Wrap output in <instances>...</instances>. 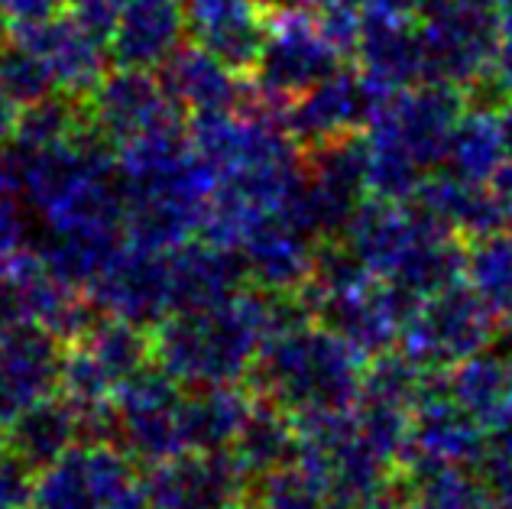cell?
<instances>
[{
    "label": "cell",
    "mask_w": 512,
    "mask_h": 509,
    "mask_svg": "<svg viewBox=\"0 0 512 509\" xmlns=\"http://www.w3.org/2000/svg\"><path fill=\"white\" fill-rule=\"evenodd\" d=\"M13 43L26 46L46 62V69L56 78L59 91L69 95H88L98 85V78L107 72L111 52L107 43L98 36H91L82 23H78L69 10H59L56 17L39 20V23H23V26H7L4 30Z\"/></svg>",
    "instance_id": "cell-9"
},
{
    "label": "cell",
    "mask_w": 512,
    "mask_h": 509,
    "mask_svg": "<svg viewBox=\"0 0 512 509\" xmlns=\"http://www.w3.org/2000/svg\"><path fill=\"white\" fill-rule=\"evenodd\" d=\"M363 20H386V23H422L425 0H360Z\"/></svg>",
    "instance_id": "cell-28"
},
{
    "label": "cell",
    "mask_w": 512,
    "mask_h": 509,
    "mask_svg": "<svg viewBox=\"0 0 512 509\" xmlns=\"http://www.w3.org/2000/svg\"><path fill=\"white\" fill-rule=\"evenodd\" d=\"M360 351L331 328L295 325L260 347L256 383L276 406L302 415L341 412L360 393Z\"/></svg>",
    "instance_id": "cell-1"
},
{
    "label": "cell",
    "mask_w": 512,
    "mask_h": 509,
    "mask_svg": "<svg viewBox=\"0 0 512 509\" xmlns=\"http://www.w3.org/2000/svg\"><path fill=\"white\" fill-rule=\"evenodd\" d=\"M127 490V467L114 454L65 451L49 464L36 500L43 509H114Z\"/></svg>",
    "instance_id": "cell-13"
},
{
    "label": "cell",
    "mask_w": 512,
    "mask_h": 509,
    "mask_svg": "<svg viewBox=\"0 0 512 509\" xmlns=\"http://www.w3.org/2000/svg\"><path fill=\"white\" fill-rule=\"evenodd\" d=\"M347 65L328 39L318 33L312 13L305 7L282 10L269 17V33L253 72L247 75L250 95L286 117V107L308 88L325 82Z\"/></svg>",
    "instance_id": "cell-2"
},
{
    "label": "cell",
    "mask_w": 512,
    "mask_h": 509,
    "mask_svg": "<svg viewBox=\"0 0 512 509\" xmlns=\"http://www.w3.org/2000/svg\"><path fill=\"white\" fill-rule=\"evenodd\" d=\"M13 117H17V107H13L4 95H0V143H10Z\"/></svg>",
    "instance_id": "cell-31"
},
{
    "label": "cell",
    "mask_w": 512,
    "mask_h": 509,
    "mask_svg": "<svg viewBox=\"0 0 512 509\" xmlns=\"http://www.w3.org/2000/svg\"><path fill=\"white\" fill-rule=\"evenodd\" d=\"M188 20L182 0H124L111 43V65L156 72L185 43Z\"/></svg>",
    "instance_id": "cell-12"
},
{
    "label": "cell",
    "mask_w": 512,
    "mask_h": 509,
    "mask_svg": "<svg viewBox=\"0 0 512 509\" xmlns=\"http://www.w3.org/2000/svg\"><path fill=\"white\" fill-rule=\"evenodd\" d=\"M503 159H506V146L500 137L496 107L467 104L451 133V150H448L451 169L464 179L487 182L500 169Z\"/></svg>",
    "instance_id": "cell-19"
},
{
    "label": "cell",
    "mask_w": 512,
    "mask_h": 509,
    "mask_svg": "<svg viewBox=\"0 0 512 509\" xmlns=\"http://www.w3.org/2000/svg\"><path fill=\"white\" fill-rule=\"evenodd\" d=\"M354 62L363 75H370L373 82H380L389 91L428 82L419 23L363 20Z\"/></svg>",
    "instance_id": "cell-18"
},
{
    "label": "cell",
    "mask_w": 512,
    "mask_h": 509,
    "mask_svg": "<svg viewBox=\"0 0 512 509\" xmlns=\"http://www.w3.org/2000/svg\"><path fill=\"white\" fill-rule=\"evenodd\" d=\"M487 4H490V0H487Z\"/></svg>",
    "instance_id": "cell-34"
},
{
    "label": "cell",
    "mask_w": 512,
    "mask_h": 509,
    "mask_svg": "<svg viewBox=\"0 0 512 509\" xmlns=\"http://www.w3.org/2000/svg\"><path fill=\"white\" fill-rule=\"evenodd\" d=\"M240 490V464L192 451L169 461L156 477L159 509H227Z\"/></svg>",
    "instance_id": "cell-17"
},
{
    "label": "cell",
    "mask_w": 512,
    "mask_h": 509,
    "mask_svg": "<svg viewBox=\"0 0 512 509\" xmlns=\"http://www.w3.org/2000/svg\"><path fill=\"white\" fill-rule=\"evenodd\" d=\"M72 435H75V415L59 403L36 399L33 409L20 412L17 422H13L10 458L20 461L23 467H33V461L49 467L65 454Z\"/></svg>",
    "instance_id": "cell-20"
},
{
    "label": "cell",
    "mask_w": 512,
    "mask_h": 509,
    "mask_svg": "<svg viewBox=\"0 0 512 509\" xmlns=\"http://www.w3.org/2000/svg\"><path fill=\"white\" fill-rule=\"evenodd\" d=\"M88 104L82 95H69V91H52V95L39 98L26 107H17L13 117L10 143L36 150V146H52L62 140H72L78 130L88 124Z\"/></svg>",
    "instance_id": "cell-21"
},
{
    "label": "cell",
    "mask_w": 512,
    "mask_h": 509,
    "mask_svg": "<svg viewBox=\"0 0 512 509\" xmlns=\"http://www.w3.org/2000/svg\"><path fill=\"white\" fill-rule=\"evenodd\" d=\"M88 117L117 150L130 140L143 137V133L179 124L188 120L179 104L169 98V91L159 82V75L150 69H127V65H114L107 69L98 85L88 95Z\"/></svg>",
    "instance_id": "cell-7"
},
{
    "label": "cell",
    "mask_w": 512,
    "mask_h": 509,
    "mask_svg": "<svg viewBox=\"0 0 512 509\" xmlns=\"http://www.w3.org/2000/svg\"><path fill=\"white\" fill-rule=\"evenodd\" d=\"M65 10V0H0V26H23L56 17Z\"/></svg>",
    "instance_id": "cell-27"
},
{
    "label": "cell",
    "mask_w": 512,
    "mask_h": 509,
    "mask_svg": "<svg viewBox=\"0 0 512 509\" xmlns=\"http://www.w3.org/2000/svg\"><path fill=\"white\" fill-rule=\"evenodd\" d=\"M256 7H260L263 13H269V17H273V13H282V10H295V7H302L305 0H253Z\"/></svg>",
    "instance_id": "cell-32"
},
{
    "label": "cell",
    "mask_w": 512,
    "mask_h": 509,
    "mask_svg": "<svg viewBox=\"0 0 512 509\" xmlns=\"http://www.w3.org/2000/svg\"><path fill=\"white\" fill-rule=\"evenodd\" d=\"M172 312L175 308H211L244 289L247 266L240 250L218 247L211 240H192L166 250Z\"/></svg>",
    "instance_id": "cell-14"
},
{
    "label": "cell",
    "mask_w": 512,
    "mask_h": 509,
    "mask_svg": "<svg viewBox=\"0 0 512 509\" xmlns=\"http://www.w3.org/2000/svg\"><path fill=\"white\" fill-rule=\"evenodd\" d=\"M156 75L185 117L237 111L247 98V75L234 72L198 43H182Z\"/></svg>",
    "instance_id": "cell-11"
},
{
    "label": "cell",
    "mask_w": 512,
    "mask_h": 509,
    "mask_svg": "<svg viewBox=\"0 0 512 509\" xmlns=\"http://www.w3.org/2000/svg\"><path fill=\"white\" fill-rule=\"evenodd\" d=\"M467 283L490 305V312L512 331V234L496 231L470 240Z\"/></svg>",
    "instance_id": "cell-23"
},
{
    "label": "cell",
    "mask_w": 512,
    "mask_h": 509,
    "mask_svg": "<svg viewBox=\"0 0 512 509\" xmlns=\"http://www.w3.org/2000/svg\"><path fill=\"white\" fill-rule=\"evenodd\" d=\"M451 393L477 422L500 425L512 396V377L506 357L477 351L474 357L461 360V367L454 373Z\"/></svg>",
    "instance_id": "cell-22"
},
{
    "label": "cell",
    "mask_w": 512,
    "mask_h": 509,
    "mask_svg": "<svg viewBox=\"0 0 512 509\" xmlns=\"http://www.w3.org/2000/svg\"><path fill=\"white\" fill-rule=\"evenodd\" d=\"M389 95L393 91L363 75L357 65H341L325 82L308 88L286 107L282 127L299 150H312L325 140L367 133Z\"/></svg>",
    "instance_id": "cell-5"
},
{
    "label": "cell",
    "mask_w": 512,
    "mask_h": 509,
    "mask_svg": "<svg viewBox=\"0 0 512 509\" xmlns=\"http://www.w3.org/2000/svg\"><path fill=\"white\" fill-rule=\"evenodd\" d=\"M65 4H72V0H65Z\"/></svg>",
    "instance_id": "cell-33"
},
{
    "label": "cell",
    "mask_w": 512,
    "mask_h": 509,
    "mask_svg": "<svg viewBox=\"0 0 512 509\" xmlns=\"http://www.w3.org/2000/svg\"><path fill=\"white\" fill-rule=\"evenodd\" d=\"M52 91H59V88L52 72L46 69V62L39 59L36 52L4 36V43H0V95L13 107H26L52 95Z\"/></svg>",
    "instance_id": "cell-25"
},
{
    "label": "cell",
    "mask_w": 512,
    "mask_h": 509,
    "mask_svg": "<svg viewBox=\"0 0 512 509\" xmlns=\"http://www.w3.org/2000/svg\"><path fill=\"white\" fill-rule=\"evenodd\" d=\"M292 428L286 419H279V415H250L240 428V435L234 438L237 441V464L247 467V471H256V474H269L276 471V467L286 461V454L292 448Z\"/></svg>",
    "instance_id": "cell-26"
},
{
    "label": "cell",
    "mask_w": 512,
    "mask_h": 509,
    "mask_svg": "<svg viewBox=\"0 0 512 509\" xmlns=\"http://www.w3.org/2000/svg\"><path fill=\"white\" fill-rule=\"evenodd\" d=\"M318 244L321 240L273 214L240 244L247 279H253L260 289L299 292L315 270Z\"/></svg>",
    "instance_id": "cell-15"
},
{
    "label": "cell",
    "mask_w": 512,
    "mask_h": 509,
    "mask_svg": "<svg viewBox=\"0 0 512 509\" xmlns=\"http://www.w3.org/2000/svg\"><path fill=\"white\" fill-rule=\"evenodd\" d=\"M496 315L464 279L419 302L402 325V354L422 370H444L490 344Z\"/></svg>",
    "instance_id": "cell-3"
},
{
    "label": "cell",
    "mask_w": 512,
    "mask_h": 509,
    "mask_svg": "<svg viewBox=\"0 0 512 509\" xmlns=\"http://www.w3.org/2000/svg\"><path fill=\"white\" fill-rule=\"evenodd\" d=\"M91 302L133 325H159L172 312L166 253L120 244L91 283Z\"/></svg>",
    "instance_id": "cell-8"
},
{
    "label": "cell",
    "mask_w": 512,
    "mask_h": 509,
    "mask_svg": "<svg viewBox=\"0 0 512 509\" xmlns=\"http://www.w3.org/2000/svg\"><path fill=\"white\" fill-rule=\"evenodd\" d=\"M188 36L234 72L250 75L269 33V13L253 0H182Z\"/></svg>",
    "instance_id": "cell-10"
},
{
    "label": "cell",
    "mask_w": 512,
    "mask_h": 509,
    "mask_svg": "<svg viewBox=\"0 0 512 509\" xmlns=\"http://www.w3.org/2000/svg\"><path fill=\"white\" fill-rule=\"evenodd\" d=\"M247 419H250V412L237 399V393H227V390L205 393L192 399V403H182L179 438L185 445H192L195 451H208V448L234 441Z\"/></svg>",
    "instance_id": "cell-24"
},
{
    "label": "cell",
    "mask_w": 512,
    "mask_h": 509,
    "mask_svg": "<svg viewBox=\"0 0 512 509\" xmlns=\"http://www.w3.org/2000/svg\"><path fill=\"white\" fill-rule=\"evenodd\" d=\"M412 205H419L431 218L448 224L457 237L467 240V244L503 231L509 224L500 205H496V198L490 195L487 182L464 179V176H457L454 169L428 172L412 195Z\"/></svg>",
    "instance_id": "cell-16"
},
{
    "label": "cell",
    "mask_w": 512,
    "mask_h": 509,
    "mask_svg": "<svg viewBox=\"0 0 512 509\" xmlns=\"http://www.w3.org/2000/svg\"><path fill=\"white\" fill-rule=\"evenodd\" d=\"M428 82L470 88L490 72L500 49V20L487 0H451L419 23Z\"/></svg>",
    "instance_id": "cell-4"
},
{
    "label": "cell",
    "mask_w": 512,
    "mask_h": 509,
    "mask_svg": "<svg viewBox=\"0 0 512 509\" xmlns=\"http://www.w3.org/2000/svg\"><path fill=\"white\" fill-rule=\"evenodd\" d=\"M487 189L496 198V205H500V211L506 214V221L512 227V156H506L500 163V169L487 179Z\"/></svg>",
    "instance_id": "cell-29"
},
{
    "label": "cell",
    "mask_w": 512,
    "mask_h": 509,
    "mask_svg": "<svg viewBox=\"0 0 512 509\" xmlns=\"http://www.w3.org/2000/svg\"><path fill=\"white\" fill-rule=\"evenodd\" d=\"M496 120H500V137L506 146V156H512V98L496 107Z\"/></svg>",
    "instance_id": "cell-30"
},
{
    "label": "cell",
    "mask_w": 512,
    "mask_h": 509,
    "mask_svg": "<svg viewBox=\"0 0 512 509\" xmlns=\"http://www.w3.org/2000/svg\"><path fill=\"white\" fill-rule=\"evenodd\" d=\"M467 107V91L451 82H422L399 88L367 127L370 133L399 143L425 172L448 163L451 133Z\"/></svg>",
    "instance_id": "cell-6"
}]
</instances>
